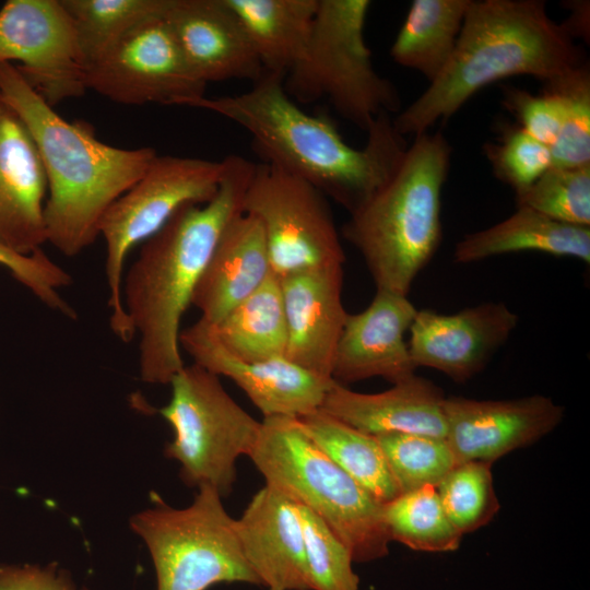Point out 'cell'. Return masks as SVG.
Masks as SVG:
<instances>
[{
  "mask_svg": "<svg viewBox=\"0 0 590 590\" xmlns=\"http://www.w3.org/2000/svg\"><path fill=\"white\" fill-rule=\"evenodd\" d=\"M216 194L187 204L153 236L122 280V304L139 335V370L150 385H169L185 366L181 320L208 260L227 224L243 212L256 164L239 155L224 160Z\"/></svg>",
  "mask_w": 590,
  "mask_h": 590,
  "instance_id": "obj_1",
  "label": "cell"
},
{
  "mask_svg": "<svg viewBox=\"0 0 590 590\" xmlns=\"http://www.w3.org/2000/svg\"><path fill=\"white\" fill-rule=\"evenodd\" d=\"M284 75L264 73L241 94L201 97L190 107L245 129L263 163L309 182L352 212L390 176L405 149L390 114H380L363 149L347 144L324 116L304 111L284 90Z\"/></svg>",
  "mask_w": 590,
  "mask_h": 590,
  "instance_id": "obj_2",
  "label": "cell"
},
{
  "mask_svg": "<svg viewBox=\"0 0 590 590\" xmlns=\"http://www.w3.org/2000/svg\"><path fill=\"white\" fill-rule=\"evenodd\" d=\"M1 101L28 130L47 179V241L74 257L99 236L109 206L144 174L157 153L99 141L84 121L63 119L12 63H0Z\"/></svg>",
  "mask_w": 590,
  "mask_h": 590,
  "instance_id": "obj_3",
  "label": "cell"
},
{
  "mask_svg": "<svg viewBox=\"0 0 590 590\" xmlns=\"http://www.w3.org/2000/svg\"><path fill=\"white\" fill-rule=\"evenodd\" d=\"M585 61L544 1L471 0L449 63L392 122L402 137L417 135L488 84L516 75L544 83Z\"/></svg>",
  "mask_w": 590,
  "mask_h": 590,
  "instance_id": "obj_4",
  "label": "cell"
},
{
  "mask_svg": "<svg viewBox=\"0 0 590 590\" xmlns=\"http://www.w3.org/2000/svg\"><path fill=\"white\" fill-rule=\"evenodd\" d=\"M451 148L440 131L415 135L387 180L350 212L343 237L376 290L408 296L441 241V191Z\"/></svg>",
  "mask_w": 590,
  "mask_h": 590,
  "instance_id": "obj_5",
  "label": "cell"
},
{
  "mask_svg": "<svg viewBox=\"0 0 590 590\" xmlns=\"http://www.w3.org/2000/svg\"><path fill=\"white\" fill-rule=\"evenodd\" d=\"M269 485L320 518L354 562L385 557L391 542L382 504L339 468L297 418L268 417L248 455Z\"/></svg>",
  "mask_w": 590,
  "mask_h": 590,
  "instance_id": "obj_6",
  "label": "cell"
},
{
  "mask_svg": "<svg viewBox=\"0 0 590 590\" xmlns=\"http://www.w3.org/2000/svg\"><path fill=\"white\" fill-rule=\"evenodd\" d=\"M370 5L369 0H318L308 44L283 80L296 103L326 99L364 131L380 114L401 108L397 87L375 71L365 40Z\"/></svg>",
  "mask_w": 590,
  "mask_h": 590,
  "instance_id": "obj_7",
  "label": "cell"
},
{
  "mask_svg": "<svg viewBox=\"0 0 590 590\" xmlns=\"http://www.w3.org/2000/svg\"><path fill=\"white\" fill-rule=\"evenodd\" d=\"M222 499L203 486L187 507L174 508L160 500L130 518L131 530L151 556L156 590H208L222 582L261 586Z\"/></svg>",
  "mask_w": 590,
  "mask_h": 590,
  "instance_id": "obj_8",
  "label": "cell"
},
{
  "mask_svg": "<svg viewBox=\"0 0 590 590\" xmlns=\"http://www.w3.org/2000/svg\"><path fill=\"white\" fill-rule=\"evenodd\" d=\"M169 385L170 399L157 410L174 434L164 455L178 462L187 486H208L228 496L237 460L251 452L261 421L231 397L219 376L194 363L185 365Z\"/></svg>",
  "mask_w": 590,
  "mask_h": 590,
  "instance_id": "obj_9",
  "label": "cell"
},
{
  "mask_svg": "<svg viewBox=\"0 0 590 590\" xmlns=\"http://www.w3.org/2000/svg\"><path fill=\"white\" fill-rule=\"evenodd\" d=\"M224 175V161L156 155L144 174L106 211L99 235L106 245L109 326L122 342L135 335L122 304L125 261L187 204L209 202Z\"/></svg>",
  "mask_w": 590,
  "mask_h": 590,
  "instance_id": "obj_10",
  "label": "cell"
},
{
  "mask_svg": "<svg viewBox=\"0 0 590 590\" xmlns=\"http://www.w3.org/2000/svg\"><path fill=\"white\" fill-rule=\"evenodd\" d=\"M243 212L259 222L276 279L344 264L327 198L304 179L268 163L256 164Z\"/></svg>",
  "mask_w": 590,
  "mask_h": 590,
  "instance_id": "obj_11",
  "label": "cell"
},
{
  "mask_svg": "<svg viewBox=\"0 0 590 590\" xmlns=\"http://www.w3.org/2000/svg\"><path fill=\"white\" fill-rule=\"evenodd\" d=\"M86 87L125 105L191 106L206 84L187 64L164 15L125 35L86 68Z\"/></svg>",
  "mask_w": 590,
  "mask_h": 590,
  "instance_id": "obj_12",
  "label": "cell"
},
{
  "mask_svg": "<svg viewBox=\"0 0 590 590\" xmlns=\"http://www.w3.org/2000/svg\"><path fill=\"white\" fill-rule=\"evenodd\" d=\"M15 66L51 106L87 91L86 62L61 0H9L0 9V63Z\"/></svg>",
  "mask_w": 590,
  "mask_h": 590,
  "instance_id": "obj_13",
  "label": "cell"
},
{
  "mask_svg": "<svg viewBox=\"0 0 590 590\" xmlns=\"http://www.w3.org/2000/svg\"><path fill=\"white\" fill-rule=\"evenodd\" d=\"M180 347L193 363L234 381L263 418H298L319 410L333 379L317 376L285 356L246 362L228 353L199 318L181 329Z\"/></svg>",
  "mask_w": 590,
  "mask_h": 590,
  "instance_id": "obj_14",
  "label": "cell"
},
{
  "mask_svg": "<svg viewBox=\"0 0 590 590\" xmlns=\"http://www.w3.org/2000/svg\"><path fill=\"white\" fill-rule=\"evenodd\" d=\"M518 322V315L500 302L450 315L421 309L409 330L408 345L416 368H434L463 384L484 369Z\"/></svg>",
  "mask_w": 590,
  "mask_h": 590,
  "instance_id": "obj_15",
  "label": "cell"
},
{
  "mask_svg": "<svg viewBox=\"0 0 590 590\" xmlns=\"http://www.w3.org/2000/svg\"><path fill=\"white\" fill-rule=\"evenodd\" d=\"M446 438L458 462L486 461L529 446L554 430L564 408L541 394L510 400H444Z\"/></svg>",
  "mask_w": 590,
  "mask_h": 590,
  "instance_id": "obj_16",
  "label": "cell"
},
{
  "mask_svg": "<svg viewBox=\"0 0 590 590\" xmlns=\"http://www.w3.org/2000/svg\"><path fill=\"white\" fill-rule=\"evenodd\" d=\"M416 312L408 296L376 290L364 310L346 316L332 379L346 386L381 377L393 385L413 376L416 367L404 337Z\"/></svg>",
  "mask_w": 590,
  "mask_h": 590,
  "instance_id": "obj_17",
  "label": "cell"
},
{
  "mask_svg": "<svg viewBox=\"0 0 590 590\" xmlns=\"http://www.w3.org/2000/svg\"><path fill=\"white\" fill-rule=\"evenodd\" d=\"M164 17L187 64L206 85L233 79L256 82L266 73L225 0H172Z\"/></svg>",
  "mask_w": 590,
  "mask_h": 590,
  "instance_id": "obj_18",
  "label": "cell"
},
{
  "mask_svg": "<svg viewBox=\"0 0 590 590\" xmlns=\"http://www.w3.org/2000/svg\"><path fill=\"white\" fill-rule=\"evenodd\" d=\"M287 344L285 357L332 379L337 346L347 311L343 306V266L306 270L280 279Z\"/></svg>",
  "mask_w": 590,
  "mask_h": 590,
  "instance_id": "obj_19",
  "label": "cell"
},
{
  "mask_svg": "<svg viewBox=\"0 0 590 590\" xmlns=\"http://www.w3.org/2000/svg\"><path fill=\"white\" fill-rule=\"evenodd\" d=\"M243 554L269 590H312L298 505L264 485L235 519Z\"/></svg>",
  "mask_w": 590,
  "mask_h": 590,
  "instance_id": "obj_20",
  "label": "cell"
},
{
  "mask_svg": "<svg viewBox=\"0 0 590 590\" xmlns=\"http://www.w3.org/2000/svg\"><path fill=\"white\" fill-rule=\"evenodd\" d=\"M47 179L37 148L16 114L0 102V244L23 255L47 241Z\"/></svg>",
  "mask_w": 590,
  "mask_h": 590,
  "instance_id": "obj_21",
  "label": "cell"
},
{
  "mask_svg": "<svg viewBox=\"0 0 590 590\" xmlns=\"http://www.w3.org/2000/svg\"><path fill=\"white\" fill-rule=\"evenodd\" d=\"M445 398L438 386L415 374L376 393L356 392L334 381L320 410L373 436L412 433L446 437Z\"/></svg>",
  "mask_w": 590,
  "mask_h": 590,
  "instance_id": "obj_22",
  "label": "cell"
},
{
  "mask_svg": "<svg viewBox=\"0 0 590 590\" xmlns=\"http://www.w3.org/2000/svg\"><path fill=\"white\" fill-rule=\"evenodd\" d=\"M271 275L262 228L253 216L241 212L221 234L191 305L200 310L201 319L216 323Z\"/></svg>",
  "mask_w": 590,
  "mask_h": 590,
  "instance_id": "obj_23",
  "label": "cell"
},
{
  "mask_svg": "<svg viewBox=\"0 0 590 590\" xmlns=\"http://www.w3.org/2000/svg\"><path fill=\"white\" fill-rule=\"evenodd\" d=\"M520 251L573 257L589 264L590 227L565 224L529 208L517 206L506 220L467 234L457 243L453 260L471 263Z\"/></svg>",
  "mask_w": 590,
  "mask_h": 590,
  "instance_id": "obj_24",
  "label": "cell"
},
{
  "mask_svg": "<svg viewBox=\"0 0 590 590\" xmlns=\"http://www.w3.org/2000/svg\"><path fill=\"white\" fill-rule=\"evenodd\" d=\"M267 73L285 75L308 44L318 0H225Z\"/></svg>",
  "mask_w": 590,
  "mask_h": 590,
  "instance_id": "obj_25",
  "label": "cell"
},
{
  "mask_svg": "<svg viewBox=\"0 0 590 590\" xmlns=\"http://www.w3.org/2000/svg\"><path fill=\"white\" fill-rule=\"evenodd\" d=\"M471 0H414L391 46L401 67L434 82L449 63Z\"/></svg>",
  "mask_w": 590,
  "mask_h": 590,
  "instance_id": "obj_26",
  "label": "cell"
},
{
  "mask_svg": "<svg viewBox=\"0 0 590 590\" xmlns=\"http://www.w3.org/2000/svg\"><path fill=\"white\" fill-rule=\"evenodd\" d=\"M209 324L220 344L243 361L285 356L286 321L279 279L272 274L220 321Z\"/></svg>",
  "mask_w": 590,
  "mask_h": 590,
  "instance_id": "obj_27",
  "label": "cell"
},
{
  "mask_svg": "<svg viewBox=\"0 0 590 590\" xmlns=\"http://www.w3.org/2000/svg\"><path fill=\"white\" fill-rule=\"evenodd\" d=\"M307 436L381 504L400 491L375 436L317 410L297 418Z\"/></svg>",
  "mask_w": 590,
  "mask_h": 590,
  "instance_id": "obj_28",
  "label": "cell"
},
{
  "mask_svg": "<svg viewBox=\"0 0 590 590\" xmlns=\"http://www.w3.org/2000/svg\"><path fill=\"white\" fill-rule=\"evenodd\" d=\"M382 517L390 541L414 551H457L462 534L446 515L435 486L404 492L382 504Z\"/></svg>",
  "mask_w": 590,
  "mask_h": 590,
  "instance_id": "obj_29",
  "label": "cell"
},
{
  "mask_svg": "<svg viewBox=\"0 0 590 590\" xmlns=\"http://www.w3.org/2000/svg\"><path fill=\"white\" fill-rule=\"evenodd\" d=\"M172 0H61L87 66L142 22L164 15Z\"/></svg>",
  "mask_w": 590,
  "mask_h": 590,
  "instance_id": "obj_30",
  "label": "cell"
},
{
  "mask_svg": "<svg viewBox=\"0 0 590 590\" xmlns=\"http://www.w3.org/2000/svg\"><path fill=\"white\" fill-rule=\"evenodd\" d=\"M560 108V129L550 149L554 167L590 165V67L585 61L543 83Z\"/></svg>",
  "mask_w": 590,
  "mask_h": 590,
  "instance_id": "obj_31",
  "label": "cell"
},
{
  "mask_svg": "<svg viewBox=\"0 0 590 590\" xmlns=\"http://www.w3.org/2000/svg\"><path fill=\"white\" fill-rule=\"evenodd\" d=\"M375 437L400 493L436 487L459 463L446 437L412 433Z\"/></svg>",
  "mask_w": 590,
  "mask_h": 590,
  "instance_id": "obj_32",
  "label": "cell"
},
{
  "mask_svg": "<svg viewBox=\"0 0 590 590\" xmlns=\"http://www.w3.org/2000/svg\"><path fill=\"white\" fill-rule=\"evenodd\" d=\"M436 489L446 515L462 535L487 524L499 510L491 462H460Z\"/></svg>",
  "mask_w": 590,
  "mask_h": 590,
  "instance_id": "obj_33",
  "label": "cell"
},
{
  "mask_svg": "<svg viewBox=\"0 0 590 590\" xmlns=\"http://www.w3.org/2000/svg\"><path fill=\"white\" fill-rule=\"evenodd\" d=\"M517 206L552 220L590 227V165L547 169L527 189L516 192Z\"/></svg>",
  "mask_w": 590,
  "mask_h": 590,
  "instance_id": "obj_34",
  "label": "cell"
},
{
  "mask_svg": "<svg viewBox=\"0 0 590 590\" xmlns=\"http://www.w3.org/2000/svg\"><path fill=\"white\" fill-rule=\"evenodd\" d=\"M298 509L312 590H359L349 548L315 514L300 505Z\"/></svg>",
  "mask_w": 590,
  "mask_h": 590,
  "instance_id": "obj_35",
  "label": "cell"
},
{
  "mask_svg": "<svg viewBox=\"0 0 590 590\" xmlns=\"http://www.w3.org/2000/svg\"><path fill=\"white\" fill-rule=\"evenodd\" d=\"M496 177L515 193L530 187L553 166L548 146L533 139L519 126L505 127L497 142L484 146Z\"/></svg>",
  "mask_w": 590,
  "mask_h": 590,
  "instance_id": "obj_36",
  "label": "cell"
},
{
  "mask_svg": "<svg viewBox=\"0 0 590 590\" xmlns=\"http://www.w3.org/2000/svg\"><path fill=\"white\" fill-rule=\"evenodd\" d=\"M0 266L48 308L76 319V311L60 295V291L72 283V275L42 248L23 255L0 244Z\"/></svg>",
  "mask_w": 590,
  "mask_h": 590,
  "instance_id": "obj_37",
  "label": "cell"
},
{
  "mask_svg": "<svg viewBox=\"0 0 590 590\" xmlns=\"http://www.w3.org/2000/svg\"><path fill=\"white\" fill-rule=\"evenodd\" d=\"M503 103L524 132L550 149L553 146L560 129V108L554 96L545 91L533 95L526 90L505 87Z\"/></svg>",
  "mask_w": 590,
  "mask_h": 590,
  "instance_id": "obj_38",
  "label": "cell"
},
{
  "mask_svg": "<svg viewBox=\"0 0 590 590\" xmlns=\"http://www.w3.org/2000/svg\"><path fill=\"white\" fill-rule=\"evenodd\" d=\"M0 590H90L79 588L57 563L0 565Z\"/></svg>",
  "mask_w": 590,
  "mask_h": 590,
  "instance_id": "obj_39",
  "label": "cell"
},
{
  "mask_svg": "<svg viewBox=\"0 0 590 590\" xmlns=\"http://www.w3.org/2000/svg\"><path fill=\"white\" fill-rule=\"evenodd\" d=\"M570 10V15L560 25L571 37H579L589 42V1L575 0L565 4Z\"/></svg>",
  "mask_w": 590,
  "mask_h": 590,
  "instance_id": "obj_40",
  "label": "cell"
},
{
  "mask_svg": "<svg viewBox=\"0 0 590 590\" xmlns=\"http://www.w3.org/2000/svg\"><path fill=\"white\" fill-rule=\"evenodd\" d=\"M0 102H1V93H0Z\"/></svg>",
  "mask_w": 590,
  "mask_h": 590,
  "instance_id": "obj_41",
  "label": "cell"
}]
</instances>
